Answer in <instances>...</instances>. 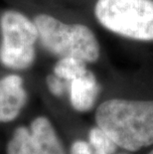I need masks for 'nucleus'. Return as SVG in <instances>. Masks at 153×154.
<instances>
[{"mask_svg": "<svg viewBox=\"0 0 153 154\" xmlns=\"http://www.w3.org/2000/svg\"><path fill=\"white\" fill-rule=\"evenodd\" d=\"M34 23L38 30V39L50 53L60 58H78L86 63L99 60V44L89 27L82 24H66L47 14L36 16Z\"/></svg>", "mask_w": 153, "mask_h": 154, "instance_id": "f03ea898", "label": "nucleus"}, {"mask_svg": "<svg viewBox=\"0 0 153 154\" xmlns=\"http://www.w3.org/2000/svg\"><path fill=\"white\" fill-rule=\"evenodd\" d=\"M27 94L23 80L17 75H8L0 80V122L14 120L24 107Z\"/></svg>", "mask_w": 153, "mask_h": 154, "instance_id": "39448f33", "label": "nucleus"}, {"mask_svg": "<svg viewBox=\"0 0 153 154\" xmlns=\"http://www.w3.org/2000/svg\"><path fill=\"white\" fill-rule=\"evenodd\" d=\"M2 42L0 45V62L3 66L13 70H25L35 60V42L38 30L24 14L5 11L0 17Z\"/></svg>", "mask_w": 153, "mask_h": 154, "instance_id": "20e7f679", "label": "nucleus"}, {"mask_svg": "<svg viewBox=\"0 0 153 154\" xmlns=\"http://www.w3.org/2000/svg\"><path fill=\"white\" fill-rule=\"evenodd\" d=\"M30 131L40 154H66L53 125L47 117L39 116L31 123Z\"/></svg>", "mask_w": 153, "mask_h": 154, "instance_id": "0eeeda50", "label": "nucleus"}, {"mask_svg": "<svg viewBox=\"0 0 153 154\" xmlns=\"http://www.w3.org/2000/svg\"><path fill=\"white\" fill-rule=\"evenodd\" d=\"M94 14L103 27L139 41H153V0H97Z\"/></svg>", "mask_w": 153, "mask_h": 154, "instance_id": "7ed1b4c3", "label": "nucleus"}, {"mask_svg": "<svg viewBox=\"0 0 153 154\" xmlns=\"http://www.w3.org/2000/svg\"><path fill=\"white\" fill-rule=\"evenodd\" d=\"M7 154H40L30 129L20 126L7 145Z\"/></svg>", "mask_w": 153, "mask_h": 154, "instance_id": "6e6552de", "label": "nucleus"}, {"mask_svg": "<svg viewBox=\"0 0 153 154\" xmlns=\"http://www.w3.org/2000/svg\"><path fill=\"white\" fill-rule=\"evenodd\" d=\"M99 87L96 77L87 71L84 76L71 81L70 100L73 107L78 111H87L93 106L97 99Z\"/></svg>", "mask_w": 153, "mask_h": 154, "instance_id": "423d86ee", "label": "nucleus"}, {"mask_svg": "<svg viewBox=\"0 0 153 154\" xmlns=\"http://www.w3.org/2000/svg\"><path fill=\"white\" fill-rule=\"evenodd\" d=\"M62 79L56 75H50L47 77V85L49 90L54 96L60 97L64 93V85L62 83Z\"/></svg>", "mask_w": 153, "mask_h": 154, "instance_id": "9b49d317", "label": "nucleus"}, {"mask_svg": "<svg viewBox=\"0 0 153 154\" xmlns=\"http://www.w3.org/2000/svg\"><path fill=\"white\" fill-rule=\"evenodd\" d=\"M71 154H93L90 145L84 141H76L71 148Z\"/></svg>", "mask_w": 153, "mask_h": 154, "instance_id": "f8f14e48", "label": "nucleus"}, {"mask_svg": "<svg viewBox=\"0 0 153 154\" xmlns=\"http://www.w3.org/2000/svg\"><path fill=\"white\" fill-rule=\"evenodd\" d=\"M96 120L116 145L126 150L153 144V101L109 100L97 107Z\"/></svg>", "mask_w": 153, "mask_h": 154, "instance_id": "f257e3e1", "label": "nucleus"}, {"mask_svg": "<svg viewBox=\"0 0 153 154\" xmlns=\"http://www.w3.org/2000/svg\"><path fill=\"white\" fill-rule=\"evenodd\" d=\"M86 62L74 57L61 58L54 67V75L62 80L73 81L87 74Z\"/></svg>", "mask_w": 153, "mask_h": 154, "instance_id": "1a4fd4ad", "label": "nucleus"}, {"mask_svg": "<svg viewBox=\"0 0 153 154\" xmlns=\"http://www.w3.org/2000/svg\"><path fill=\"white\" fill-rule=\"evenodd\" d=\"M149 154H153V150H152V151H151L150 153H149Z\"/></svg>", "mask_w": 153, "mask_h": 154, "instance_id": "ddd939ff", "label": "nucleus"}, {"mask_svg": "<svg viewBox=\"0 0 153 154\" xmlns=\"http://www.w3.org/2000/svg\"><path fill=\"white\" fill-rule=\"evenodd\" d=\"M89 137L90 144L97 154H112L115 151L116 144L100 127L97 126L90 129Z\"/></svg>", "mask_w": 153, "mask_h": 154, "instance_id": "9d476101", "label": "nucleus"}]
</instances>
